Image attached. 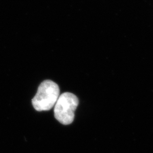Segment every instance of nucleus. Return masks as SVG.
I'll use <instances>...</instances> for the list:
<instances>
[{
  "label": "nucleus",
  "mask_w": 153,
  "mask_h": 153,
  "mask_svg": "<svg viewBox=\"0 0 153 153\" xmlns=\"http://www.w3.org/2000/svg\"><path fill=\"white\" fill-rule=\"evenodd\" d=\"M60 97V88L51 80L44 81L39 86L33 98V107L38 111H49L54 107Z\"/></svg>",
  "instance_id": "f257e3e1"
},
{
  "label": "nucleus",
  "mask_w": 153,
  "mask_h": 153,
  "mask_svg": "<svg viewBox=\"0 0 153 153\" xmlns=\"http://www.w3.org/2000/svg\"><path fill=\"white\" fill-rule=\"evenodd\" d=\"M78 104V99L74 94H62L55 105V118L63 125L71 124L74 119V111Z\"/></svg>",
  "instance_id": "f03ea898"
}]
</instances>
